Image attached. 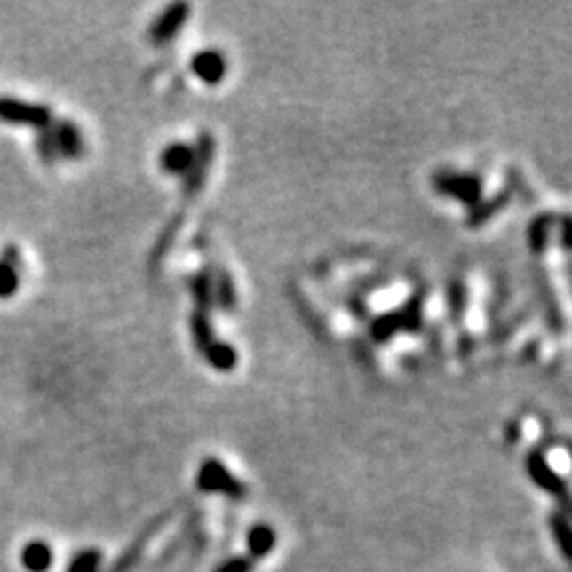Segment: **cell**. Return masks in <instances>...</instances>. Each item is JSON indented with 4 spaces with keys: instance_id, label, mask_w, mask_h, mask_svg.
I'll return each instance as SVG.
<instances>
[{
    "instance_id": "obj_1",
    "label": "cell",
    "mask_w": 572,
    "mask_h": 572,
    "mask_svg": "<svg viewBox=\"0 0 572 572\" xmlns=\"http://www.w3.org/2000/svg\"><path fill=\"white\" fill-rule=\"evenodd\" d=\"M197 488L208 494H223V497L234 498V500H240L246 497L244 483L235 480L221 462L217 460L203 462L200 473H197Z\"/></svg>"
},
{
    "instance_id": "obj_2",
    "label": "cell",
    "mask_w": 572,
    "mask_h": 572,
    "mask_svg": "<svg viewBox=\"0 0 572 572\" xmlns=\"http://www.w3.org/2000/svg\"><path fill=\"white\" fill-rule=\"evenodd\" d=\"M0 121H7L13 125H41L49 123V111L38 104H26L21 100H11V98H0Z\"/></svg>"
},
{
    "instance_id": "obj_3",
    "label": "cell",
    "mask_w": 572,
    "mask_h": 572,
    "mask_svg": "<svg viewBox=\"0 0 572 572\" xmlns=\"http://www.w3.org/2000/svg\"><path fill=\"white\" fill-rule=\"evenodd\" d=\"M528 471H530V477L535 480L536 486L547 489L552 497H558V498L566 497L564 480L547 465V460H544V456L541 452L538 454L535 452L530 456V460H528Z\"/></svg>"
},
{
    "instance_id": "obj_4",
    "label": "cell",
    "mask_w": 572,
    "mask_h": 572,
    "mask_svg": "<svg viewBox=\"0 0 572 572\" xmlns=\"http://www.w3.org/2000/svg\"><path fill=\"white\" fill-rule=\"evenodd\" d=\"M168 517L166 515H162V517H157L155 521H151V524H148L145 530L140 532L139 536H136V541L130 544L128 549H125L123 553H121V558H119V562L113 566V570L111 572H128L131 566H134L136 562H139L140 560V555H142V549H145V544L151 541L153 536L157 535L159 532V528H162L163 521H166Z\"/></svg>"
},
{
    "instance_id": "obj_5",
    "label": "cell",
    "mask_w": 572,
    "mask_h": 572,
    "mask_svg": "<svg viewBox=\"0 0 572 572\" xmlns=\"http://www.w3.org/2000/svg\"><path fill=\"white\" fill-rule=\"evenodd\" d=\"M276 530L269 524H255L246 532V549H249V558L258 560L266 558L276 547Z\"/></svg>"
},
{
    "instance_id": "obj_6",
    "label": "cell",
    "mask_w": 572,
    "mask_h": 572,
    "mask_svg": "<svg viewBox=\"0 0 572 572\" xmlns=\"http://www.w3.org/2000/svg\"><path fill=\"white\" fill-rule=\"evenodd\" d=\"M21 564L28 572H47L53 566V549L45 541H32L21 552Z\"/></svg>"
},
{
    "instance_id": "obj_7",
    "label": "cell",
    "mask_w": 572,
    "mask_h": 572,
    "mask_svg": "<svg viewBox=\"0 0 572 572\" xmlns=\"http://www.w3.org/2000/svg\"><path fill=\"white\" fill-rule=\"evenodd\" d=\"M49 140H52L53 153H58V155H64V157L76 155L81 148V136L73 123L60 125L56 134L49 136Z\"/></svg>"
},
{
    "instance_id": "obj_8",
    "label": "cell",
    "mask_w": 572,
    "mask_h": 572,
    "mask_svg": "<svg viewBox=\"0 0 572 572\" xmlns=\"http://www.w3.org/2000/svg\"><path fill=\"white\" fill-rule=\"evenodd\" d=\"M18 250H13V257L9 252H4V257L0 258V297L7 299V297L15 295L20 286V276H18Z\"/></svg>"
},
{
    "instance_id": "obj_9",
    "label": "cell",
    "mask_w": 572,
    "mask_h": 572,
    "mask_svg": "<svg viewBox=\"0 0 572 572\" xmlns=\"http://www.w3.org/2000/svg\"><path fill=\"white\" fill-rule=\"evenodd\" d=\"M549 526H552V535L555 538V543H558L560 552H562L564 560H572V532H570V521L566 513L562 511H555L549 517Z\"/></svg>"
},
{
    "instance_id": "obj_10",
    "label": "cell",
    "mask_w": 572,
    "mask_h": 572,
    "mask_svg": "<svg viewBox=\"0 0 572 572\" xmlns=\"http://www.w3.org/2000/svg\"><path fill=\"white\" fill-rule=\"evenodd\" d=\"M102 553L98 549H83L73 558L66 572H100Z\"/></svg>"
},
{
    "instance_id": "obj_11",
    "label": "cell",
    "mask_w": 572,
    "mask_h": 572,
    "mask_svg": "<svg viewBox=\"0 0 572 572\" xmlns=\"http://www.w3.org/2000/svg\"><path fill=\"white\" fill-rule=\"evenodd\" d=\"M255 570V560H250L249 555H234L227 558L223 564H218L214 572H252Z\"/></svg>"
}]
</instances>
